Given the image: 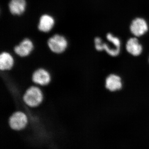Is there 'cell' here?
Returning a JSON list of instances; mask_svg holds the SVG:
<instances>
[{"label": "cell", "mask_w": 149, "mask_h": 149, "mask_svg": "<svg viewBox=\"0 0 149 149\" xmlns=\"http://www.w3.org/2000/svg\"><path fill=\"white\" fill-rule=\"evenodd\" d=\"M29 119L27 114L22 111H17L12 113L8 119L10 128L15 131L24 130L28 125Z\"/></svg>", "instance_id": "2"}, {"label": "cell", "mask_w": 149, "mask_h": 149, "mask_svg": "<svg viewBox=\"0 0 149 149\" xmlns=\"http://www.w3.org/2000/svg\"><path fill=\"white\" fill-rule=\"evenodd\" d=\"M47 43L51 52L56 54L63 53L68 47V42L66 38L59 34H56L50 37Z\"/></svg>", "instance_id": "3"}, {"label": "cell", "mask_w": 149, "mask_h": 149, "mask_svg": "<svg viewBox=\"0 0 149 149\" xmlns=\"http://www.w3.org/2000/svg\"><path fill=\"white\" fill-rule=\"evenodd\" d=\"M107 38L109 42L113 44L116 47L120 49V40L118 37H115L111 33H108L107 35Z\"/></svg>", "instance_id": "13"}, {"label": "cell", "mask_w": 149, "mask_h": 149, "mask_svg": "<svg viewBox=\"0 0 149 149\" xmlns=\"http://www.w3.org/2000/svg\"><path fill=\"white\" fill-rule=\"evenodd\" d=\"M148 30V24L143 18L139 17L135 19L130 24V32L135 37H141L146 34Z\"/></svg>", "instance_id": "6"}, {"label": "cell", "mask_w": 149, "mask_h": 149, "mask_svg": "<svg viewBox=\"0 0 149 149\" xmlns=\"http://www.w3.org/2000/svg\"><path fill=\"white\" fill-rule=\"evenodd\" d=\"M34 49L33 42L29 38L23 39L18 45L15 46L14 52L19 57L24 58L30 55Z\"/></svg>", "instance_id": "5"}, {"label": "cell", "mask_w": 149, "mask_h": 149, "mask_svg": "<svg viewBox=\"0 0 149 149\" xmlns=\"http://www.w3.org/2000/svg\"><path fill=\"white\" fill-rule=\"evenodd\" d=\"M122 87L121 79L119 76L111 74L106 80V88L111 92L120 90Z\"/></svg>", "instance_id": "10"}, {"label": "cell", "mask_w": 149, "mask_h": 149, "mask_svg": "<svg viewBox=\"0 0 149 149\" xmlns=\"http://www.w3.org/2000/svg\"><path fill=\"white\" fill-rule=\"evenodd\" d=\"M32 80L35 85L46 86L51 83L52 76L50 72L45 68H39L32 73Z\"/></svg>", "instance_id": "4"}, {"label": "cell", "mask_w": 149, "mask_h": 149, "mask_svg": "<svg viewBox=\"0 0 149 149\" xmlns=\"http://www.w3.org/2000/svg\"><path fill=\"white\" fill-rule=\"evenodd\" d=\"M55 24L54 18L50 15H43L40 17L38 29L40 32L47 33L52 29Z\"/></svg>", "instance_id": "7"}, {"label": "cell", "mask_w": 149, "mask_h": 149, "mask_svg": "<svg viewBox=\"0 0 149 149\" xmlns=\"http://www.w3.org/2000/svg\"><path fill=\"white\" fill-rule=\"evenodd\" d=\"M95 48L98 51L105 50L109 55L116 56L120 53V50L113 49L109 47V45L103 43L100 37H96L95 39Z\"/></svg>", "instance_id": "11"}, {"label": "cell", "mask_w": 149, "mask_h": 149, "mask_svg": "<svg viewBox=\"0 0 149 149\" xmlns=\"http://www.w3.org/2000/svg\"><path fill=\"white\" fill-rule=\"evenodd\" d=\"M126 49L129 54L133 56H139L142 53L143 47L136 37L130 38L126 45Z\"/></svg>", "instance_id": "12"}, {"label": "cell", "mask_w": 149, "mask_h": 149, "mask_svg": "<svg viewBox=\"0 0 149 149\" xmlns=\"http://www.w3.org/2000/svg\"><path fill=\"white\" fill-rule=\"evenodd\" d=\"M15 64L13 56L7 51H4L0 54V70H10Z\"/></svg>", "instance_id": "8"}, {"label": "cell", "mask_w": 149, "mask_h": 149, "mask_svg": "<svg viewBox=\"0 0 149 149\" xmlns=\"http://www.w3.org/2000/svg\"><path fill=\"white\" fill-rule=\"evenodd\" d=\"M27 3L26 0H10L8 4V8L12 14L21 15L26 10Z\"/></svg>", "instance_id": "9"}, {"label": "cell", "mask_w": 149, "mask_h": 149, "mask_svg": "<svg viewBox=\"0 0 149 149\" xmlns=\"http://www.w3.org/2000/svg\"><path fill=\"white\" fill-rule=\"evenodd\" d=\"M44 99L42 89L38 85H32L27 88L22 97V102L30 108H35L40 105Z\"/></svg>", "instance_id": "1"}]
</instances>
